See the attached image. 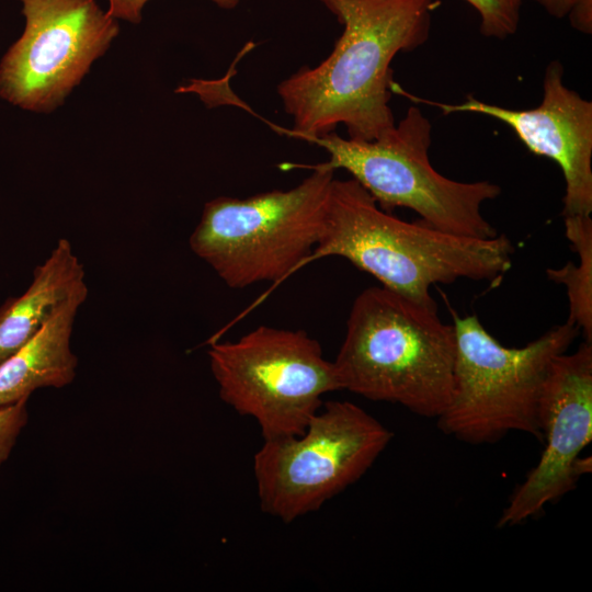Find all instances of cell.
<instances>
[{"instance_id":"cell-11","label":"cell","mask_w":592,"mask_h":592,"mask_svg":"<svg viewBox=\"0 0 592 592\" xmlns=\"http://www.w3.org/2000/svg\"><path fill=\"white\" fill-rule=\"evenodd\" d=\"M395 92L414 102L434 105L444 114L477 113L506 124L534 155L554 160L560 168L566 192L562 217L592 212V102L563 83V66L550 61L544 73L543 99L530 110H513L467 96L460 104H445Z\"/></svg>"},{"instance_id":"cell-14","label":"cell","mask_w":592,"mask_h":592,"mask_svg":"<svg viewBox=\"0 0 592 592\" xmlns=\"http://www.w3.org/2000/svg\"><path fill=\"white\" fill-rule=\"evenodd\" d=\"M566 237L579 257L559 269H547V277L567 288L569 318L592 342V219L590 215L563 217Z\"/></svg>"},{"instance_id":"cell-10","label":"cell","mask_w":592,"mask_h":592,"mask_svg":"<svg viewBox=\"0 0 592 592\" xmlns=\"http://www.w3.org/2000/svg\"><path fill=\"white\" fill-rule=\"evenodd\" d=\"M538 423L545 447L538 463L512 493L498 526H513L573 490L591 471L580 454L592 440V342L557 355L543 383Z\"/></svg>"},{"instance_id":"cell-5","label":"cell","mask_w":592,"mask_h":592,"mask_svg":"<svg viewBox=\"0 0 592 592\" xmlns=\"http://www.w3.org/2000/svg\"><path fill=\"white\" fill-rule=\"evenodd\" d=\"M455 331L453 392L437 425L469 444H490L510 432L542 441L539 396L548 367L580 333L571 321L557 325L522 348H506L476 315L452 310Z\"/></svg>"},{"instance_id":"cell-3","label":"cell","mask_w":592,"mask_h":592,"mask_svg":"<svg viewBox=\"0 0 592 592\" xmlns=\"http://www.w3.org/2000/svg\"><path fill=\"white\" fill-rule=\"evenodd\" d=\"M455 349L437 307L372 286L353 301L333 364L341 389L437 419L452 398Z\"/></svg>"},{"instance_id":"cell-8","label":"cell","mask_w":592,"mask_h":592,"mask_svg":"<svg viewBox=\"0 0 592 592\" xmlns=\"http://www.w3.org/2000/svg\"><path fill=\"white\" fill-rule=\"evenodd\" d=\"M392 433L361 407L328 401L297 436L264 440L253 457L263 512L291 523L356 482Z\"/></svg>"},{"instance_id":"cell-12","label":"cell","mask_w":592,"mask_h":592,"mask_svg":"<svg viewBox=\"0 0 592 592\" xmlns=\"http://www.w3.org/2000/svg\"><path fill=\"white\" fill-rule=\"evenodd\" d=\"M87 296L88 286L73 294L30 340L0 362V408L29 398L38 388H61L73 382L78 358L70 339Z\"/></svg>"},{"instance_id":"cell-15","label":"cell","mask_w":592,"mask_h":592,"mask_svg":"<svg viewBox=\"0 0 592 592\" xmlns=\"http://www.w3.org/2000/svg\"><path fill=\"white\" fill-rule=\"evenodd\" d=\"M465 1L478 12L482 35L505 39L517 31L523 0Z\"/></svg>"},{"instance_id":"cell-7","label":"cell","mask_w":592,"mask_h":592,"mask_svg":"<svg viewBox=\"0 0 592 592\" xmlns=\"http://www.w3.org/2000/svg\"><path fill=\"white\" fill-rule=\"evenodd\" d=\"M207 354L220 398L253 418L263 440L300 435L322 397L341 389L333 362L304 330L259 326Z\"/></svg>"},{"instance_id":"cell-2","label":"cell","mask_w":592,"mask_h":592,"mask_svg":"<svg viewBox=\"0 0 592 592\" xmlns=\"http://www.w3.org/2000/svg\"><path fill=\"white\" fill-rule=\"evenodd\" d=\"M514 252L505 235L453 236L423 221L408 223L382 209L353 178L333 179L323 229L310 261L335 255L373 275L382 286L428 307L430 289L459 278L499 281Z\"/></svg>"},{"instance_id":"cell-6","label":"cell","mask_w":592,"mask_h":592,"mask_svg":"<svg viewBox=\"0 0 592 592\" xmlns=\"http://www.w3.org/2000/svg\"><path fill=\"white\" fill-rule=\"evenodd\" d=\"M432 126L417 106L373 140L340 137L334 132L309 139L323 148L333 170L344 169L391 213L397 207L415 212L424 224L443 232L489 239L498 235L481 213L482 205L501 194L490 181L459 182L439 173L429 149Z\"/></svg>"},{"instance_id":"cell-4","label":"cell","mask_w":592,"mask_h":592,"mask_svg":"<svg viewBox=\"0 0 592 592\" xmlns=\"http://www.w3.org/2000/svg\"><path fill=\"white\" fill-rule=\"evenodd\" d=\"M334 171L323 162L293 189L208 201L190 236L191 250L231 288L285 277L310 261Z\"/></svg>"},{"instance_id":"cell-18","label":"cell","mask_w":592,"mask_h":592,"mask_svg":"<svg viewBox=\"0 0 592 592\" xmlns=\"http://www.w3.org/2000/svg\"><path fill=\"white\" fill-rule=\"evenodd\" d=\"M567 16L573 29L585 34H591L592 0H574Z\"/></svg>"},{"instance_id":"cell-16","label":"cell","mask_w":592,"mask_h":592,"mask_svg":"<svg viewBox=\"0 0 592 592\" xmlns=\"http://www.w3.org/2000/svg\"><path fill=\"white\" fill-rule=\"evenodd\" d=\"M29 398L0 408V468L9 458L29 419Z\"/></svg>"},{"instance_id":"cell-19","label":"cell","mask_w":592,"mask_h":592,"mask_svg":"<svg viewBox=\"0 0 592 592\" xmlns=\"http://www.w3.org/2000/svg\"><path fill=\"white\" fill-rule=\"evenodd\" d=\"M539 4L549 15L566 18L574 0H533Z\"/></svg>"},{"instance_id":"cell-13","label":"cell","mask_w":592,"mask_h":592,"mask_svg":"<svg viewBox=\"0 0 592 592\" xmlns=\"http://www.w3.org/2000/svg\"><path fill=\"white\" fill-rule=\"evenodd\" d=\"M82 263L70 241L58 240L35 267L26 291L0 306V362L30 340L73 294L86 287Z\"/></svg>"},{"instance_id":"cell-17","label":"cell","mask_w":592,"mask_h":592,"mask_svg":"<svg viewBox=\"0 0 592 592\" xmlns=\"http://www.w3.org/2000/svg\"><path fill=\"white\" fill-rule=\"evenodd\" d=\"M149 0H107L106 12L115 20L138 24L143 20V10ZM226 10L235 9L240 0H209Z\"/></svg>"},{"instance_id":"cell-1","label":"cell","mask_w":592,"mask_h":592,"mask_svg":"<svg viewBox=\"0 0 592 592\" xmlns=\"http://www.w3.org/2000/svg\"><path fill=\"white\" fill-rule=\"evenodd\" d=\"M343 25L331 54L277 86L293 127L308 141L344 125L349 138L373 140L395 125L390 64L424 44L434 0H319Z\"/></svg>"},{"instance_id":"cell-9","label":"cell","mask_w":592,"mask_h":592,"mask_svg":"<svg viewBox=\"0 0 592 592\" xmlns=\"http://www.w3.org/2000/svg\"><path fill=\"white\" fill-rule=\"evenodd\" d=\"M25 27L0 61V98L50 113L81 83L119 34L95 0H20Z\"/></svg>"}]
</instances>
